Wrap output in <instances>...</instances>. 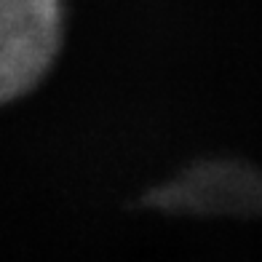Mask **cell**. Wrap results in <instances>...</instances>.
<instances>
[{
  "label": "cell",
  "instance_id": "6da1fadb",
  "mask_svg": "<svg viewBox=\"0 0 262 262\" xmlns=\"http://www.w3.org/2000/svg\"><path fill=\"white\" fill-rule=\"evenodd\" d=\"M62 0H0V102L38 83L62 46Z\"/></svg>",
  "mask_w": 262,
  "mask_h": 262
}]
</instances>
